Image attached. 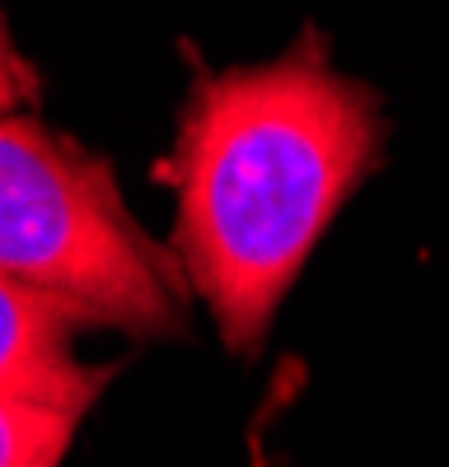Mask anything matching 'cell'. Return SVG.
Returning a JSON list of instances; mask_svg holds the SVG:
<instances>
[{"mask_svg": "<svg viewBox=\"0 0 449 467\" xmlns=\"http://www.w3.org/2000/svg\"><path fill=\"white\" fill-rule=\"evenodd\" d=\"M37 94V75L28 70V61L15 52L10 33H5V15H0V108H19Z\"/></svg>", "mask_w": 449, "mask_h": 467, "instance_id": "cell-5", "label": "cell"}, {"mask_svg": "<svg viewBox=\"0 0 449 467\" xmlns=\"http://www.w3.org/2000/svg\"><path fill=\"white\" fill-rule=\"evenodd\" d=\"M380 145V99L332 66L318 28L277 61L193 80L164 164L169 253L230 350L248 356L267 341L272 314Z\"/></svg>", "mask_w": 449, "mask_h": 467, "instance_id": "cell-1", "label": "cell"}, {"mask_svg": "<svg viewBox=\"0 0 449 467\" xmlns=\"http://www.w3.org/2000/svg\"><path fill=\"white\" fill-rule=\"evenodd\" d=\"M0 276L131 337H173L193 290L127 211L112 164L37 117H0Z\"/></svg>", "mask_w": 449, "mask_h": 467, "instance_id": "cell-2", "label": "cell"}, {"mask_svg": "<svg viewBox=\"0 0 449 467\" xmlns=\"http://www.w3.org/2000/svg\"><path fill=\"white\" fill-rule=\"evenodd\" d=\"M80 416L33 402H0V467H61Z\"/></svg>", "mask_w": 449, "mask_h": 467, "instance_id": "cell-4", "label": "cell"}, {"mask_svg": "<svg viewBox=\"0 0 449 467\" xmlns=\"http://www.w3.org/2000/svg\"><path fill=\"white\" fill-rule=\"evenodd\" d=\"M99 327L80 304L0 276V402H33L85 416L112 369L75 356V337Z\"/></svg>", "mask_w": 449, "mask_h": 467, "instance_id": "cell-3", "label": "cell"}]
</instances>
